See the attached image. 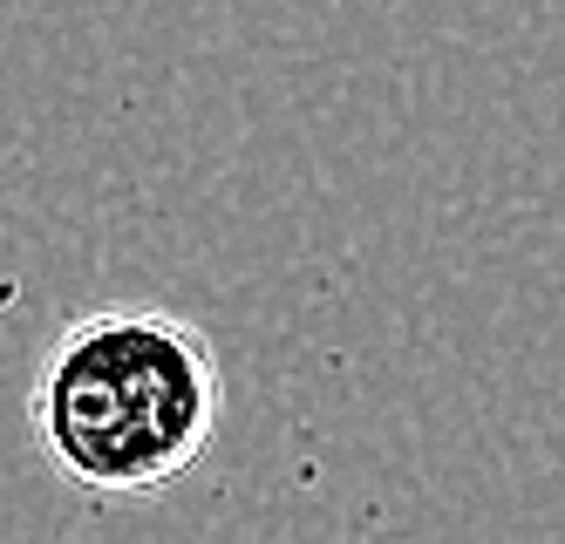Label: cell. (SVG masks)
<instances>
[{
  "label": "cell",
  "mask_w": 565,
  "mask_h": 544,
  "mask_svg": "<svg viewBox=\"0 0 565 544\" xmlns=\"http://www.w3.org/2000/svg\"><path fill=\"white\" fill-rule=\"evenodd\" d=\"M225 415L212 333L164 307L75 313L28 382V429L89 504H150L205 463Z\"/></svg>",
  "instance_id": "1"
}]
</instances>
